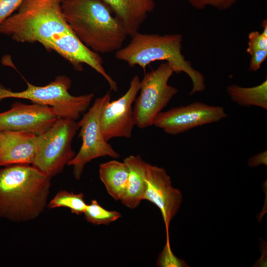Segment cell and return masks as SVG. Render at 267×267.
I'll return each mask as SVG.
<instances>
[{"label": "cell", "instance_id": "21", "mask_svg": "<svg viewBox=\"0 0 267 267\" xmlns=\"http://www.w3.org/2000/svg\"><path fill=\"white\" fill-rule=\"evenodd\" d=\"M194 8L203 10L208 6L212 7L220 10L230 8L238 0H186Z\"/></svg>", "mask_w": 267, "mask_h": 267}, {"label": "cell", "instance_id": "4", "mask_svg": "<svg viewBox=\"0 0 267 267\" xmlns=\"http://www.w3.org/2000/svg\"><path fill=\"white\" fill-rule=\"evenodd\" d=\"M130 42L115 52L116 59L131 67L138 65L145 70L153 62L165 61L174 73L183 72L190 78L192 88L190 95L205 89L203 74L194 69L182 53L183 38L180 34H143L137 32Z\"/></svg>", "mask_w": 267, "mask_h": 267}, {"label": "cell", "instance_id": "14", "mask_svg": "<svg viewBox=\"0 0 267 267\" xmlns=\"http://www.w3.org/2000/svg\"><path fill=\"white\" fill-rule=\"evenodd\" d=\"M121 21L128 36H133L155 7L154 0H102Z\"/></svg>", "mask_w": 267, "mask_h": 267}, {"label": "cell", "instance_id": "24", "mask_svg": "<svg viewBox=\"0 0 267 267\" xmlns=\"http://www.w3.org/2000/svg\"><path fill=\"white\" fill-rule=\"evenodd\" d=\"M249 64V71L258 70L267 57V50H261L252 53Z\"/></svg>", "mask_w": 267, "mask_h": 267}, {"label": "cell", "instance_id": "18", "mask_svg": "<svg viewBox=\"0 0 267 267\" xmlns=\"http://www.w3.org/2000/svg\"><path fill=\"white\" fill-rule=\"evenodd\" d=\"M83 193H74L65 190L58 191L47 203L48 209L60 207L69 208L71 213L77 215L84 214L88 204L85 201Z\"/></svg>", "mask_w": 267, "mask_h": 267}, {"label": "cell", "instance_id": "9", "mask_svg": "<svg viewBox=\"0 0 267 267\" xmlns=\"http://www.w3.org/2000/svg\"><path fill=\"white\" fill-rule=\"evenodd\" d=\"M227 116L221 106L195 102L161 112L153 125L168 134L176 135L195 127L218 122Z\"/></svg>", "mask_w": 267, "mask_h": 267}, {"label": "cell", "instance_id": "23", "mask_svg": "<svg viewBox=\"0 0 267 267\" xmlns=\"http://www.w3.org/2000/svg\"><path fill=\"white\" fill-rule=\"evenodd\" d=\"M24 0H0V25L17 9Z\"/></svg>", "mask_w": 267, "mask_h": 267}, {"label": "cell", "instance_id": "16", "mask_svg": "<svg viewBox=\"0 0 267 267\" xmlns=\"http://www.w3.org/2000/svg\"><path fill=\"white\" fill-rule=\"evenodd\" d=\"M129 170L127 164L116 160L101 163L99 176L108 193L115 200L123 197L128 183Z\"/></svg>", "mask_w": 267, "mask_h": 267}, {"label": "cell", "instance_id": "12", "mask_svg": "<svg viewBox=\"0 0 267 267\" xmlns=\"http://www.w3.org/2000/svg\"><path fill=\"white\" fill-rule=\"evenodd\" d=\"M57 118L49 106L16 101L10 109L0 113V132L22 131L38 135L49 128Z\"/></svg>", "mask_w": 267, "mask_h": 267}, {"label": "cell", "instance_id": "15", "mask_svg": "<svg viewBox=\"0 0 267 267\" xmlns=\"http://www.w3.org/2000/svg\"><path fill=\"white\" fill-rule=\"evenodd\" d=\"M124 162L128 167L129 174L127 188L120 201L125 206L134 209L143 200L146 162L140 155H133L125 158Z\"/></svg>", "mask_w": 267, "mask_h": 267}, {"label": "cell", "instance_id": "10", "mask_svg": "<svg viewBox=\"0 0 267 267\" xmlns=\"http://www.w3.org/2000/svg\"><path fill=\"white\" fill-rule=\"evenodd\" d=\"M140 79L137 75L131 80L127 91L117 100L107 101L100 115V124L105 139L131 138L135 125L132 105L139 91Z\"/></svg>", "mask_w": 267, "mask_h": 267}, {"label": "cell", "instance_id": "19", "mask_svg": "<svg viewBox=\"0 0 267 267\" xmlns=\"http://www.w3.org/2000/svg\"><path fill=\"white\" fill-rule=\"evenodd\" d=\"M84 214L88 222L95 225H108L122 216L119 212L103 208L96 200H92L88 204Z\"/></svg>", "mask_w": 267, "mask_h": 267}, {"label": "cell", "instance_id": "13", "mask_svg": "<svg viewBox=\"0 0 267 267\" xmlns=\"http://www.w3.org/2000/svg\"><path fill=\"white\" fill-rule=\"evenodd\" d=\"M37 136L22 131L0 132V166L32 165L36 155Z\"/></svg>", "mask_w": 267, "mask_h": 267}, {"label": "cell", "instance_id": "25", "mask_svg": "<svg viewBox=\"0 0 267 267\" xmlns=\"http://www.w3.org/2000/svg\"><path fill=\"white\" fill-rule=\"evenodd\" d=\"M261 164L267 165V151L254 156L248 161V165L251 167H256Z\"/></svg>", "mask_w": 267, "mask_h": 267}, {"label": "cell", "instance_id": "26", "mask_svg": "<svg viewBox=\"0 0 267 267\" xmlns=\"http://www.w3.org/2000/svg\"></svg>", "mask_w": 267, "mask_h": 267}, {"label": "cell", "instance_id": "2", "mask_svg": "<svg viewBox=\"0 0 267 267\" xmlns=\"http://www.w3.org/2000/svg\"><path fill=\"white\" fill-rule=\"evenodd\" d=\"M62 0H24L17 12L0 25V34L20 43L42 44L57 52L73 32L62 8Z\"/></svg>", "mask_w": 267, "mask_h": 267}, {"label": "cell", "instance_id": "7", "mask_svg": "<svg viewBox=\"0 0 267 267\" xmlns=\"http://www.w3.org/2000/svg\"><path fill=\"white\" fill-rule=\"evenodd\" d=\"M174 72L168 63H162L146 73L140 82L139 94L133 108L135 125L140 129L151 126L157 115L178 92L168 84Z\"/></svg>", "mask_w": 267, "mask_h": 267}, {"label": "cell", "instance_id": "11", "mask_svg": "<svg viewBox=\"0 0 267 267\" xmlns=\"http://www.w3.org/2000/svg\"><path fill=\"white\" fill-rule=\"evenodd\" d=\"M145 182L143 200L150 202L159 208L165 223L166 235H169L170 222L182 203V193L173 186L171 177L165 169L147 163Z\"/></svg>", "mask_w": 267, "mask_h": 267}, {"label": "cell", "instance_id": "20", "mask_svg": "<svg viewBox=\"0 0 267 267\" xmlns=\"http://www.w3.org/2000/svg\"><path fill=\"white\" fill-rule=\"evenodd\" d=\"M166 243L158 256L157 266L160 267H188L184 260L178 258L173 253L170 243L169 235H166Z\"/></svg>", "mask_w": 267, "mask_h": 267}, {"label": "cell", "instance_id": "6", "mask_svg": "<svg viewBox=\"0 0 267 267\" xmlns=\"http://www.w3.org/2000/svg\"><path fill=\"white\" fill-rule=\"evenodd\" d=\"M79 129L76 120L57 118L45 132L37 136L36 155L32 165L50 178L61 173L76 155L71 145Z\"/></svg>", "mask_w": 267, "mask_h": 267}, {"label": "cell", "instance_id": "22", "mask_svg": "<svg viewBox=\"0 0 267 267\" xmlns=\"http://www.w3.org/2000/svg\"><path fill=\"white\" fill-rule=\"evenodd\" d=\"M261 50H267V35L257 31L250 32L246 52L251 54Z\"/></svg>", "mask_w": 267, "mask_h": 267}, {"label": "cell", "instance_id": "3", "mask_svg": "<svg viewBox=\"0 0 267 267\" xmlns=\"http://www.w3.org/2000/svg\"><path fill=\"white\" fill-rule=\"evenodd\" d=\"M61 6L72 31L89 49L105 54L122 47L126 29L102 0H62Z\"/></svg>", "mask_w": 267, "mask_h": 267}, {"label": "cell", "instance_id": "1", "mask_svg": "<svg viewBox=\"0 0 267 267\" xmlns=\"http://www.w3.org/2000/svg\"><path fill=\"white\" fill-rule=\"evenodd\" d=\"M50 185V178L32 165L1 169L0 217L15 222L36 219L47 206Z\"/></svg>", "mask_w": 267, "mask_h": 267}, {"label": "cell", "instance_id": "8", "mask_svg": "<svg viewBox=\"0 0 267 267\" xmlns=\"http://www.w3.org/2000/svg\"><path fill=\"white\" fill-rule=\"evenodd\" d=\"M110 99L111 94L109 92L97 98L78 122L82 144L78 153L68 164V166L73 167V175L76 180L81 178L85 165L91 160L105 156L115 159L120 157L119 154L105 139L100 128L102 107Z\"/></svg>", "mask_w": 267, "mask_h": 267}, {"label": "cell", "instance_id": "5", "mask_svg": "<svg viewBox=\"0 0 267 267\" xmlns=\"http://www.w3.org/2000/svg\"><path fill=\"white\" fill-rule=\"evenodd\" d=\"M27 88L13 92L0 88V99L6 98L26 99L34 103L49 106L54 110L58 118L77 120L86 112L94 96L93 93L74 96L69 92L71 80L60 76L44 86H36L27 82Z\"/></svg>", "mask_w": 267, "mask_h": 267}, {"label": "cell", "instance_id": "17", "mask_svg": "<svg viewBox=\"0 0 267 267\" xmlns=\"http://www.w3.org/2000/svg\"><path fill=\"white\" fill-rule=\"evenodd\" d=\"M230 99L242 106H257L267 109V80L253 87H243L235 84L226 89Z\"/></svg>", "mask_w": 267, "mask_h": 267}]
</instances>
